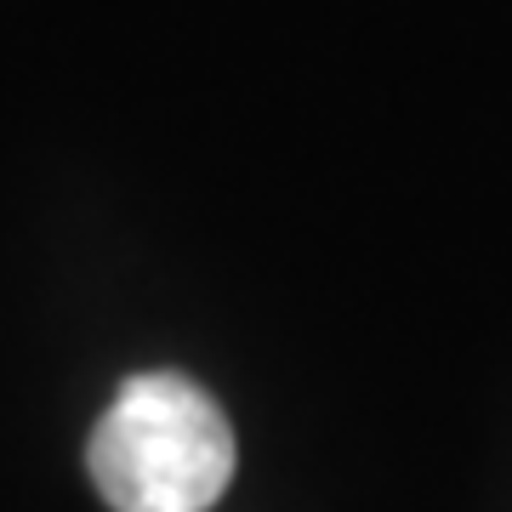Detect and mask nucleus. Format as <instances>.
<instances>
[{"label":"nucleus","mask_w":512,"mask_h":512,"mask_svg":"<svg viewBox=\"0 0 512 512\" xmlns=\"http://www.w3.org/2000/svg\"><path fill=\"white\" fill-rule=\"evenodd\" d=\"M86 461L114 512H205L234 478V427L183 370H143L103 410Z\"/></svg>","instance_id":"obj_1"}]
</instances>
